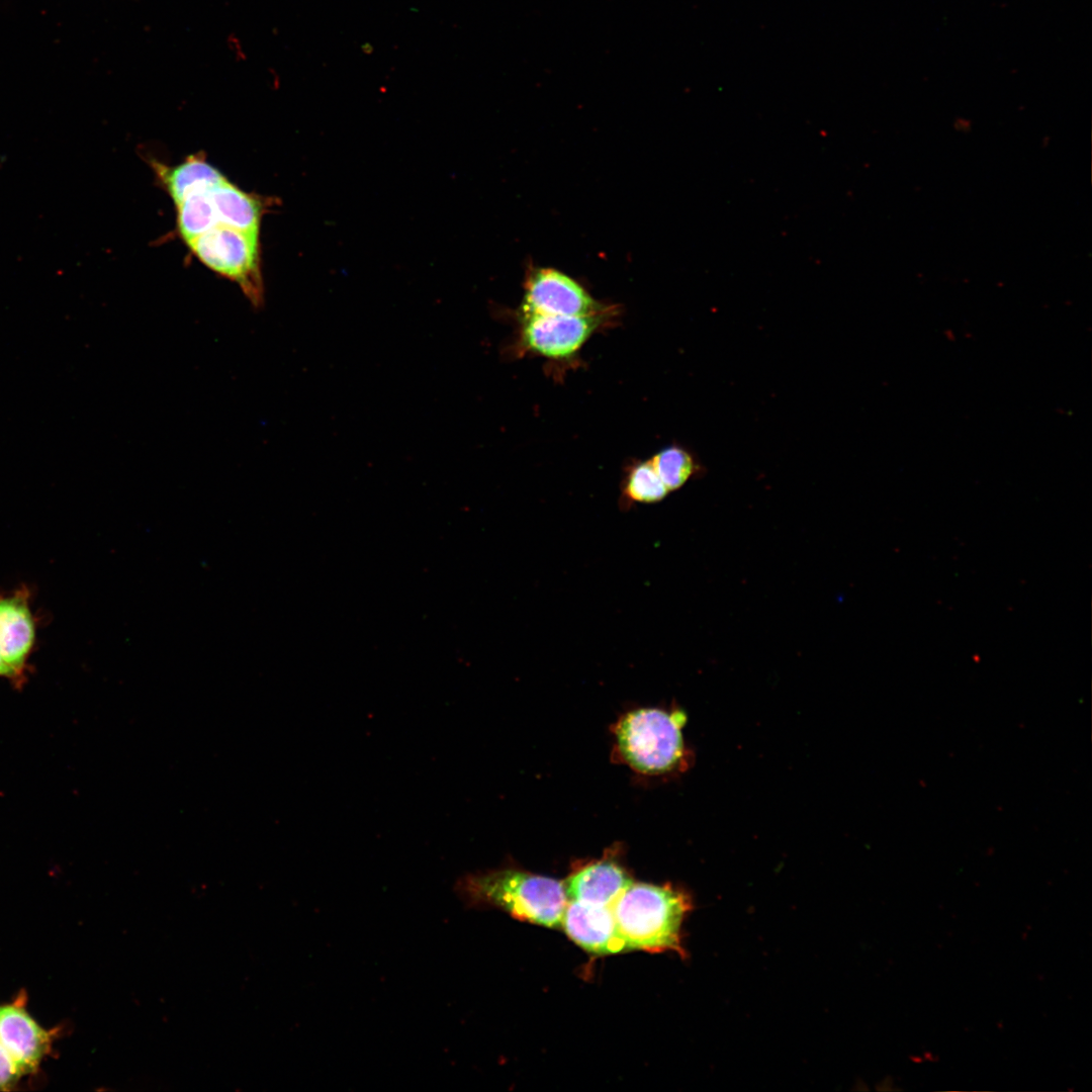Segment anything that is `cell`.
I'll list each match as a JSON object with an SVG mask.
<instances>
[{
    "instance_id": "8fae6325",
    "label": "cell",
    "mask_w": 1092,
    "mask_h": 1092,
    "mask_svg": "<svg viewBox=\"0 0 1092 1092\" xmlns=\"http://www.w3.org/2000/svg\"><path fill=\"white\" fill-rule=\"evenodd\" d=\"M217 222L229 226L260 232L266 202L247 193L226 178L210 189Z\"/></svg>"
},
{
    "instance_id": "7c38bea8",
    "label": "cell",
    "mask_w": 1092,
    "mask_h": 1092,
    "mask_svg": "<svg viewBox=\"0 0 1092 1092\" xmlns=\"http://www.w3.org/2000/svg\"><path fill=\"white\" fill-rule=\"evenodd\" d=\"M157 170L175 204L188 193L213 186L225 178L202 155H192L177 166L170 168L159 166Z\"/></svg>"
},
{
    "instance_id": "9a60e30c",
    "label": "cell",
    "mask_w": 1092,
    "mask_h": 1092,
    "mask_svg": "<svg viewBox=\"0 0 1092 1092\" xmlns=\"http://www.w3.org/2000/svg\"><path fill=\"white\" fill-rule=\"evenodd\" d=\"M668 490L682 486L698 470L694 457L679 446H670L651 459Z\"/></svg>"
},
{
    "instance_id": "5b68a950",
    "label": "cell",
    "mask_w": 1092,
    "mask_h": 1092,
    "mask_svg": "<svg viewBox=\"0 0 1092 1092\" xmlns=\"http://www.w3.org/2000/svg\"><path fill=\"white\" fill-rule=\"evenodd\" d=\"M58 1029H46L26 1009V994L0 1004V1080H20L35 1074L52 1051Z\"/></svg>"
},
{
    "instance_id": "ba28073f",
    "label": "cell",
    "mask_w": 1092,
    "mask_h": 1092,
    "mask_svg": "<svg viewBox=\"0 0 1092 1092\" xmlns=\"http://www.w3.org/2000/svg\"><path fill=\"white\" fill-rule=\"evenodd\" d=\"M35 641L36 623L30 607V590L21 585L9 594H0V657L16 688H21L26 679Z\"/></svg>"
},
{
    "instance_id": "277c9868",
    "label": "cell",
    "mask_w": 1092,
    "mask_h": 1092,
    "mask_svg": "<svg viewBox=\"0 0 1092 1092\" xmlns=\"http://www.w3.org/2000/svg\"><path fill=\"white\" fill-rule=\"evenodd\" d=\"M259 237L260 232L218 223L186 244L202 264L237 283L258 307L264 300Z\"/></svg>"
},
{
    "instance_id": "52a82bcc",
    "label": "cell",
    "mask_w": 1092,
    "mask_h": 1092,
    "mask_svg": "<svg viewBox=\"0 0 1092 1092\" xmlns=\"http://www.w3.org/2000/svg\"><path fill=\"white\" fill-rule=\"evenodd\" d=\"M607 309L578 282L556 269L537 268L526 279L522 314L586 315Z\"/></svg>"
},
{
    "instance_id": "2e32d148",
    "label": "cell",
    "mask_w": 1092,
    "mask_h": 1092,
    "mask_svg": "<svg viewBox=\"0 0 1092 1092\" xmlns=\"http://www.w3.org/2000/svg\"><path fill=\"white\" fill-rule=\"evenodd\" d=\"M0 676L1 677H6V678H8L10 680V672H9L7 666L5 665V663L3 662L1 657H0Z\"/></svg>"
},
{
    "instance_id": "6da1fadb",
    "label": "cell",
    "mask_w": 1092,
    "mask_h": 1092,
    "mask_svg": "<svg viewBox=\"0 0 1092 1092\" xmlns=\"http://www.w3.org/2000/svg\"><path fill=\"white\" fill-rule=\"evenodd\" d=\"M454 892L468 908H498L552 928H561L568 901L561 882L510 868L461 876Z\"/></svg>"
},
{
    "instance_id": "9c48e42d",
    "label": "cell",
    "mask_w": 1092,
    "mask_h": 1092,
    "mask_svg": "<svg viewBox=\"0 0 1092 1092\" xmlns=\"http://www.w3.org/2000/svg\"><path fill=\"white\" fill-rule=\"evenodd\" d=\"M561 928L576 944L593 953L611 954L626 948L608 905L568 900Z\"/></svg>"
},
{
    "instance_id": "30bf717a",
    "label": "cell",
    "mask_w": 1092,
    "mask_h": 1092,
    "mask_svg": "<svg viewBox=\"0 0 1092 1092\" xmlns=\"http://www.w3.org/2000/svg\"><path fill=\"white\" fill-rule=\"evenodd\" d=\"M632 883L619 864L605 859L573 873L564 883V889L568 900L611 906Z\"/></svg>"
},
{
    "instance_id": "7a4b0ae2",
    "label": "cell",
    "mask_w": 1092,
    "mask_h": 1092,
    "mask_svg": "<svg viewBox=\"0 0 1092 1092\" xmlns=\"http://www.w3.org/2000/svg\"><path fill=\"white\" fill-rule=\"evenodd\" d=\"M691 908L684 891L643 883H632L611 905L626 948L673 950L681 956V924Z\"/></svg>"
},
{
    "instance_id": "8992f818",
    "label": "cell",
    "mask_w": 1092,
    "mask_h": 1092,
    "mask_svg": "<svg viewBox=\"0 0 1092 1092\" xmlns=\"http://www.w3.org/2000/svg\"><path fill=\"white\" fill-rule=\"evenodd\" d=\"M610 315V308L586 315L521 313L520 345L525 351L550 359H568L608 323Z\"/></svg>"
},
{
    "instance_id": "5bb4252c",
    "label": "cell",
    "mask_w": 1092,
    "mask_h": 1092,
    "mask_svg": "<svg viewBox=\"0 0 1092 1092\" xmlns=\"http://www.w3.org/2000/svg\"><path fill=\"white\" fill-rule=\"evenodd\" d=\"M668 491L650 459L641 461L628 470L622 495L624 504H650L660 502Z\"/></svg>"
},
{
    "instance_id": "4fadbf2b",
    "label": "cell",
    "mask_w": 1092,
    "mask_h": 1092,
    "mask_svg": "<svg viewBox=\"0 0 1092 1092\" xmlns=\"http://www.w3.org/2000/svg\"><path fill=\"white\" fill-rule=\"evenodd\" d=\"M213 186L194 190L176 204L178 233L185 243L218 224L210 194Z\"/></svg>"
},
{
    "instance_id": "3957f363",
    "label": "cell",
    "mask_w": 1092,
    "mask_h": 1092,
    "mask_svg": "<svg viewBox=\"0 0 1092 1092\" xmlns=\"http://www.w3.org/2000/svg\"><path fill=\"white\" fill-rule=\"evenodd\" d=\"M682 712L639 709L626 714L615 729L618 749L634 769L660 775L677 768L686 754Z\"/></svg>"
}]
</instances>
